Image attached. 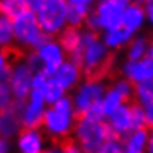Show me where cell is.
Masks as SVG:
<instances>
[{"label": "cell", "mask_w": 153, "mask_h": 153, "mask_svg": "<svg viewBox=\"0 0 153 153\" xmlns=\"http://www.w3.org/2000/svg\"><path fill=\"white\" fill-rule=\"evenodd\" d=\"M67 1L65 0H45L42 7L37 10V22L40 28L52 36L59 31L67 16Z\"/></svg>", "instance_id": "cell-1"}, {"label": "cell", "mask_w": 153, "mask_h": 153, "mask_svg": "<svg viewBox=\"0 0 153 153\" xmlns=\"http://www.w3.org/2000/svg\"><path fill=\"white\" fill-rule=\"evenodd\" d=\"M12 27H13L15 39L19 43L27 45V46H33L42 34V28L37 22V18L30 10L15 18L12 21Z\"/></svg>", "instance_id": "cell-2"}, {"label": "cell", "mask_w": 153, "mask_h": 153, "mask_svg": "<svg viewBox=\"0 0 153 153\" xmlns=\"http://www.w3.org/2000/svg\"><path fill=\"white\" fill-rule=\"evenodd\" d=\"M128 1L125 0H101L97 7V15L102 27L111 30H119L123 25V9Z\"/></svg>", "instance_id": "cell-3"}, {"label": "cell", "mask_w": 153, "mask_h": 153, "mask_svg": "<svg viewBox=\"0 0 153 153\" xmlns=\"http://www.w3.org/2000/svg\"><path fill=\"white\" fill-rule=\"evenodd\" d=\"M24 110H25L24 100H16V101H12L1 111L0 132L4 137H10L19 129V126L22 125Z\"/></svg>", "instance_id": "cell-4"}, {"label": "cell", "mask_w": 153, "mask_h": 153, "mask_svg": "<svg viewBox=\"0 0 153 153\" xmlns=\"http://www.w3.org/2000/svg\"><path fill=\"white\" fill-rule=\"evenodd\" d=\"M43 92L33 89L31 95H30V104L28 107H25L24 110V116H22V125L24 128H30V129H37L42 126L43 122Z\"/></svg>", "instance_id": "cell-5"}, {"label": "cell", "mask_w": 153, "mask_h": 153, "mask_svg": "<svg viewBox=\"0 0 153 153\" xmlns=\"http://www.w3.org/2000/svg\"><path fill=\"white\" fill-rule=\"evenodd\" d=\"M31 82H33V73L28 68V65H16L15 70L12 71V77H10V92L16 97V100H24L31 88Z\"/></svg>", "instance_id": "cell-6"}, {"label": "cell", "mask_w": 153, "mask_h": 153, "mask_svg": "<svg viewBox=\"0 0 153 153\" xmlns=\"http://www.w3.org/2000/svg\"><path fill=\"white\" fill-rule=\"evenodd\" d=\"M42 126H45L48 129V132L51 134V138L55 144V141L64 135H68V128H70V117L62 116L59 113H56L53 108H49L43 113V122Z\"/></svg>", "instance_id": "cell-7"}, {"label": "cell", "mask_w": 153, "mask_h": 153, "mask_svg": "<svg viewBox=\"0 0 153 153\" xmlns=\"http://www.w3.org/2000/svg\"><path fill=\"white\" fill-rule=\"evenodd\" d=\"M125 74L132 83L150 80L153 77V59L144 58L141 61H129L125 65Z\"/></svg>", "instance_id": "cell-8"}, {"label": "cell", "mask_w": 153, "mask_h": 153, "mask_svg": "<svg viewBox=\"0 0 153 153\" xmlns=\"http://www.w3.org/2000/svg\"><path fill=\"white\" fill-rule=\"evenodd\" d=\"M102 94V86L98 83H86L76 97V108L73 114H82L91 104L95 101H100Z\"/></svg>", "instance_id": "cell-9"}, {"label": "cell", "mask_w": 153, "mask_h": 153, "mask_svg": "<svg viewBox=\"0 0 153 153\" xmlns=\"http://www.w3.org/2000/svg\"><path fill=\"white\" fill-rule=\"evenodd\" d=\"M39 56L42 58L43 64H45V68H43V74L45 76H51L53 74L59 65L62 64V53H61V49L55 45V43H48L45 48H42L40 51L37 52Z\"/></svg>", "instance_id": "cell-10"}, {"label": "cell", "mask_w": 153, "mask_h": 153, "mask_svg": "<svg viewBox=\"0 0 153 153\" xmlns=\"http://www.w3.org/2000/svg\"><path fill=\"white\" fill-rule=\"evenodd\" d=\"M110 126L123 138V143L126 141V132L131 129V111L129 107L122 105L119 107L113 114H110Z\"/></svg>", "instance_id": "cell-11"}, {"label": "cell", "mask_w": 153, "mask_h": 153, "mask_svg": "<svg viewBox=\"0 0 153 153\" xmlns=\"http://www.w3.org/2000/svg\"><path fill=\"white\" fill-rule=\"evenodd\" d=\"M40 134L37 129L22 128L19 131V147L24 153H40Z\"/></svg>", "instance_id": "cell-12"}, {"label": "cell", "mask_w": 153, "mask_h": 153, "mask_svg": "<svg viewBox=\"0 0 153 153\" xmlns=\"http://www.w3.org/2000/svg\"><path fill=\"white\" fill-rule=\"evenodd\" d=\"M79 74H80V70L76 65H73L71 62H64L55 71V80L62 86V89H65V88L73 86L77 82Z\"/></svg>", "instance_id": "cell-13"}, {"label": "cell", "mask_w": 153, "mask_h": 153, "mask_svg": "<svg viewBox=\"0 0 153 153\" xmlns=\"http://www.w3.org/2000/svg\"><path fill=\"white\" fill-rule=\"evenodd\" d=\"M58 40H59V45L62 46V49L67 52V55L70 56L80 45V33H79V30L76 27L68 25V27H65L61 31Z\"/></svg>", "instance_id": "cell-14"}, {"label": "cell", "mask_w": 153, "mask_h": 153, "mask_svg": "<svg viewBox=\"0 0 153 153\" xmlns=\"http://www.w3.org/2000/svg\"><path fill=\"white\" fill-rule=\"evenodd\" d=\"M28 6L25 0H0V15L13 21L19 15L25 13Z\"/></svg>", "instance_id": "cell-15"}, {"label": "cell", "mask_w": 153, "mask_h": 153, "mask_svg": "<svg viewBox=\"0 0 153 153\" xmlns=\"http://www.w3.org/2000/svg\"><path fill=\"white\" fill-rule=\"evenodd\" d=\"M144 18V12L138 4H132L129 6L125 12H123V28H126L128 31H134L137 30Z\"/></svg>", "instance_id": "cell-16"}, {"label": "cell", "mask_w": 153, "mask_h": 153, "mask_svg": "<svg viewBox=\"0 0 153 153\" xmlns=\"http://www.w3.org/2000/svg\"><path fill=\"white\" fill-rule=\"evenodd\" d=\"M147 140V129H138L125 141V153H143Z\"/></svg>", "instance_id": "cell-17"}, {"label": "cell", "mask_w": 153, "mask_h": 153, "mask_svg": "<svg viewBox=\"0 0 153 153\" xmlns=\"http://www.w3.org/2000/svg\"><path fill=\"white\" fill-rule=\"evenodd\" d=\"M125 101L123 100V97H122V94L117 91V89H110L108 92H107V95H105V98H104V101H102V110H104V114H113L119 107H120V104Z\"/></svg>", "instance_id": "cell-18"}, {"label": "cell", "mask_w": 153, "mask_h": 153, "mask_svg": "<svg viewBox=\"0 0 153 153\" xmlns=\"http://www.w3.org/2000/svg\"><path fill=\"white\" fill-rule=\"evenodd\" d=\"M129 111H131V129H146V113L141 108V105L138 101H131L129 105Z\"/></svg>", "instance_id": "cell-19"}, {"label": "cell", "mask_w": 153, "mask_h": 153, "mask_svg": "<svg viewBox=\"0 0 153 153\" xmlns=\"http://www.w3.org/2000/svg\"><path fill=\"white\" fill-rule=\"evenodd\" d=\"M42 92H43L45 100L49 102V104H55L58 100H61L64 89H62V86L55 80V77H51V79H48V82H46V85H45V88H43Z\"/></svg>", "instance_id": "cell-20"}, {"label": "cell", "mask_w": 153, "mask_h": 153, "mask_svg": "<svg viewBox=\"0 0 153 153\" xmlns=\"http://www.w3.org/2000/svg\"><path fill=\"white\" fill-rule=\"evenodd\" d=\"M86 16H88L86 4H68L65 19L70 22V25H73V27L79 25Z\"/></svg>", "instance_id": "cell-21"}, {"label": "cell", "mask_w": 153, "mask_h": 153, "mask_svg": "<svg viewBox=\"0 0 153 153\" xmlns=\"http://www.w3.org/2000/svg\"><path fill=\"white\" fill-rule=\"evenodd\" d=\"M134 89H135V95L138 97V100L149 105L153 102V80H144V82H140V83H135L134 85Z\"/></svg>", "instance_id": "cell-22"}, {"label": "cell", "mask_w": 153, "mask_h": 153, "mask_svg": "<svg viewBox=\"0 0 153 153\" xmlns=\"http://www.w3.org/2000/svg\"><path fill=\"white\" fill-rule=\"evenodd\" d=\"M13 37V27H12V21L6 16L0 15V48L10 45Z\"/></svg>", "instance_id": "cell-23"}, {"label": "cell", "mask_w": 153, "mask_h": 153, "mask_svg": "<svg viewBox=\"0 0 153 153\" xmlns=\"http://www.w3.org/2000/svg\"><path fill=\"white\" fill-rule=\"evenodd\" d=\"M131 37V31H128L126 28H119V30H111L107 33L105 36V43L108 46H117L120 43H123L125 40H128Z\"/></svg>", "instance_id": "cell-24"}, {"label": "cell", "mask_w": 153, "mask_h": 153, "mask_svg": "<svg viewBox=\"0 0 153 153\" xmlns=\"http://www.w3.org/2000/svg\"><path fill=\"white\" fill-rule=\"evenodd\" d=\"M55 144L61 149V153H80V149L76 143V140L68 134V135H64L61 138H58L55 141Z\"/></svg>", "instance_id": "cell-25"}, {"label": "cell", "mask_w": 153, "mask_h": 153, "mask_svg": "<svg viewBox=\"0 0 153 153\" xmlns=\"http://www.w3.org/2000/svg\"><path fill=\"white\" fill-rule=\"evenodd\" d=\"M146 51V40L144 39H135L129 48V58L131 61H137L138 58L143 56V53Z\"/></svg>", "instance_id": "cell-26"}, {"label": "cell", "mask_w": 153, "mask_h": 153, "mask_svg": "<svg viewBox=\"0 0 153 153\" xmlns=\"http://www.w3.org/2000/svg\"><path fill=\"white\" fill-rule=\"evenodd\" d=\"M53 110L56 113L62 114V116L70 117V114H71V102H70L68 98H61V100H58L53 104Z\"/></svg>", "instance_id": "cell-27"}, {"label": "cell", "mask_w": 153, "mask_h": 153, "mask_svg": "<svg viewBox=\"0 0 153 153\" xmlns=\"http://www.w3.org/2000/svg\"><path fill=\"white\" fill-rule=\"evenodd\" d=\"M10 97H12V92H10L9 85H0V111H3L12 102Z\"/></svg>", "instance_id": "cell-28"}, {"label": "cell", "mask_w": 153, "mask_h": 153, "mask_svg": "<svg viewBox=\"0 0 153 153\" xmlns=\"http://www.w3.org/2000/svg\"><path fill=\"white\" fill-rule=\"evenodd\" d=\"M86 25H88V28H89L91 31H94V33H97L102 27L101 22H100V18H98V15H97V12L88 13V16H86Z\"/></svg>", "instance_id": "cell-29"}, {"label": "cell", "mask_w": 153, "mask_h": 153, "mask_svg": "<svg viewBox=\"0 0 153 153\" xmlns=\"http://www.w3.org/2000/svg\"><path fill=\"white\" fill-rule=\"evenodd\" d=\"M98 153H123L122 147L119 143H114V141H107L101 146V149L98 150Z\"/></svg>", "instance_id": "cell-30"}, {"label": "cell", "mask_w": 153, "mask_h": 153, "mask_svg": "<svg viewBox=\"0 0 153 153\" xmlns=\"http://www.w3.org/2000/svg\"><path fill=\"white\" fill-rule=\"evenodd\" d=\"M46 82H48V76H45L43 73H37V74L33 77L31 88H33V89H37V91H43Z\"/></svg>", "instance_id": "cell-31"}, {"label": "cell", "mask_w": 153, "mask_h": 153, "mask_svg": "<svg viewBox=\"0 0 153 153\" xmlns=\"http://www.w3.org/2000/svg\"><path fill=\"white\" fill-rule=\"evenodd\" d=\"M12 67L10 65H3L0 68V85H9L10 83V77H12Z\"/></svg>", "instance_id": "cell-32"}, {"label": "cell", "mask_w": 153, "mask_h": 153, "mask_svg": "<svg viewBox=\"0 0 153 153\" xmlns=\"http://www.w3.org/2000/svg\"><path fill=\"white\" fill-rule=\"evenodd\" d=\"M144 113H146V128L153 131V102L147 105Z\"/></svg>", "instance_id": "cell-33"}, {"label": "cell", "mask_w": 153, "mask_h": 153, "mask_svg": "<svg viewBox=\"0 0 153 153\" xmlns=\"http://www.w3.org/2000/svg\"><path fill=\"white\" fill-rule=\"evenodd\" d=\"M43 1H45V0H25V3H27L30 12H37V10L42 7Z\"/></svg>", "instance_id": "cell-34"}, {"label": "cell", "mask_w": 153, "mask_h": 153, "mask_svg": "<svg viewBox=\"0 0 153 153\" xmlns=\"http://www.w3.org/2000/svg\"><path fill=\"white\" fill-rule=\"evenodd\" d=\"M7 147H9L7 141L4 138H0V153H6L7 152Z\"/></svg>", "instance_id": "cell-35"}, {"label": "cell", "mask_w": 153, "mask_h": 153, "mask_svg": "<svg viewBox=\"0 0 153 153\" xmlns=\"http://www.w3.org/2000/svg\"><path fill=\"white\" fill-rule=\"evenodd\" d=\"M68 1H70V4H86L92 0H68Z\"/></svg>", "instance_id": "cell-36"}, {"label": "cell", "mask_w": 153, "mask_h": 153, "mask_svg": "<svg viewBox=\"0 0 153 153\" xmlns=\"http://www.w3.org/2000/svg\"><path fill=\"white\" fill-rule=\"evenodd\" d=\"M149 152L153 153V137L149 140Z\"/></svg>", "instance_id": "cell-37"}, {"label": "cell", "mask_w": 153, "mask_h": 153, "mask_svg": "<svg viewBox=\"0 0 153 153\" xmlns=\"http://www.w3.org/2000/svg\"><path fill=\"white\" fill-rule=\"evenodd\" d=\"M3 65H6V62H4V58L1 56V53H0V68H1Z\"/></svg>", "instance_id": "cell-38"}, {"label": "cell", "mask_w": 153, "mask_h": 153, "mask_svg": "<svg viewBox=\"0 0 153 153\" xmlns=\"http://www.w3.org/2000/svg\"><path fill=\"white\" fill-rule=\"evenodd\" d=\"M149 58L153 59V43H152V46H150V49H149Z\"/></svg>", "instance_id": "cell-39"}, {"label": "cell", "mask_w": 153, "mask_h": 153, "mask_svg": "<svg viewBox=\"0 0 153 153\" xmlns=\"http://www.w3.org/2000/svg\"><path fill=\"white\" fill-rule=\"evenodd\" d=\"M149 16H150V21L153 22V9L152 10H149Z\"/></svg>", "instance_id": "cell-40"}, {"label": "cell", "mask_w": 153, "mask_h": 153, "mask_svg": "<svg viewBox=\"0 0 153 153\" xmlns=\"http://www.w3.org/2000/svg\"><path fill=\"white\" fill-rule=\"evenodd\" d=\"M45 153H56V152H53V150H48V152H45Z\"/></svg>", "instance_id": "cell-41"}, {"label": "cell", "mask_w": 153, "mask_h": 153, "mask_svg": "<svg viewBox=\"0 0 153 153\" xmlns=\"http://www.w3.org/2000/svg\"><path fill=\"white\" fill-rule=\"evenodd\" d=\"M0 125H1V111H0Z\"/></svg>", "instance_id": "cell-42"}]
</instances>
